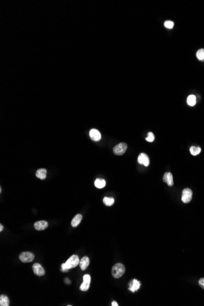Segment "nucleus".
<instances>
[{
    "mask_svg": "<svg viewBox=\"0 0 204 306\" xmlns=\"http://www.w3.org/2000/svg\"><path fill=\"white\" fill-rule=\"evenodd\" d=\"M199 284L203 289H204V278H201L199 280Z\"/></svg>",
    "mask_w": 204,
    "mask_h": 306,
    "instance_id": "25",
    "label": "nucleus"
},
{
    "mask_svg": "<svg viewBox=\"0 0 204 306\" xmlns=\"http://www.w3.org/2000/svg\"><path fill=\"white\" fill-rule=\"evenodd\" d=\"M80 259L76 255H73L67 262L61 265L62 271H68V270L75 268L78 264H80Z\"/></svg>",
    "mask_w": 204,
    "mask_h": 306,
    "instance_id": "1",
    "label": "nucleus"
},
{
    "mask_svg": "<svg viewBox=\"0 0 204 306\" xmlns=\"http://www.w3.org/2000/svg\"><path fill=\"white\" fill-rule=\"evenodd\" d=\"M164 26L167 28H169V29H172L173 27H174V23L173 22L171 21V20H167L164 22Z\"/></svg>",
    "mask_w": 204,
    "mask_h": 306,
    "instance_id": "23",
    "label": "nucleus"
},
{
    "mask_svg": "<svg viewBox=\"0 0 204 306\" xmlns=\"http://www.w3.org/2000/svg\"><path fill=\"white\" fill-rule=\"evenodd\" d=\"M146 140L147 141L150 142H152L154 141L155 140V136H154V133H153L152 132L148 133V136L146 138Z\"/></svg>",
    "mask_w": 204,
    "mask_h": 306,
    "instance_id": "22",
    "label": "nucleus"
},
{
    "mask_svg": "<svg viewBox=\"0 0 204 306\" xmlns=\"http://www.w3.org/2000/svg\"><path fill=\"white\" fill-rule=\"evenodd\" d=\"M89 263H90L89 259L87 256H84L81 259L80 262V266L82 271H85L87 269L89 265Z\"/></svg>",
    "mask_w": 204,
    "mask_h": 306,
    "instance_id": "12",
    "label": "nucleus"
},
{
    "mask_svg": "<svg viewBox=\"0 0 204 306\" xmlns=\"http://www.w3.org/2000/svg\"><path fill=\"white\" fill-rule=\"evenodd\" d=\"M10 304L9 299L6 295H2L0 296V305L1 306H9Z\"/></svg>",
    "mask_w": 204,
    "mask_h": 306,
    "instance_id": "15",
    "label": "nucleus"
},
{
    "mask_svg": "<svg viewBox=\"0 0 204 306\" xmlns=\"http://www.w3.org/2000/svg\"><path fill=\"white\" fill-rule=\"evenodd\" d=\"M82 219V216L81 214H76L74 218V219L72 220V222H71L72 226L74 227H77L80 224Z\"/></svg>",
    "mask_w": 204,
    "mask_h": 306,
    "instance_id": "13",
    "label": "nucleus"
},
{
    "mask_svg": "<svg viewBox=\"0 0 204 306\" xmlns=\"http://www.w3.org/2000/svg\"><path fill=\"white\" fill-rule=\"evenodd\" d=\"M125 272V266L122 263H116L114 265L112 268V276L118 279L121 278Z\"/></svg>",
    "mask_w": 204,
    "mask_h": 306,
    "instance_id": "2",
    "label": "nucleus"
},
{
    "mask_svg": "<svg viewBox=\"0 0 204 306\" xmlns=\"http://www.w3.org/2000/svg\"><path fill=\"white\" fill-rule=\"evenodd\" d=\"M193 196V191L190 188H185L182 191V200L183 203H189L191 199Z\"/></svg>",
    "mask_w": 204,
    "mask_h": 306,
    "instance_id": "5",
    "label": "nucleus"
},
{
    "mask_svg": "<svg viewBox=\"0 0 204 306\" xmlns=\"http://www.w3.org/2000/svg\"><path fill=\"white\" fill-rule=\"evenodd\" d=\"M89 136L94 141H98L101 139V134L98 130L96 129H92L89 131Z\"/></svg>",
    "mask_w": 204,
    "mask_h": 306,
    "instance_id": "9",
    "label": "nucleus"
},
{
    "mask_svg": "<svg viewBox=\"0 0 204 306\" xmlns=\"http://www.w3.org/2000/svg\"><path fill=\"white\" fill-rule=\"evenodd\" d=\"M48 226V223L45 220H39V221L36 222L34 224V227L37 230H44L46 229Z\"/></svg>",
    "mask_w": 204,
    "mask_h": 306,
    "instance_id": "8",
    "label": "nucleus"
},
{
    "mask_svg": "<svg viewBox=\"0 0 204 306\" xmlns=\"http://www.w3.org/2000/svg\"><path fill=\"white\" fill-rule=\"evenodd\" d=\"M103 201H104V203H105V205H106V206H108V207L112 206L114 203V199L112 197H104Z\"/></svg>",
    "mask_w": 204,
    "mask_h": 306,
    "instance_id": "19",
    "label": "nucleus"
},
{
    "mask_svg": "<svg viewBox=\"0 0 204 306\" xmlns=\"http://www.w3.org/2000/svg\"><path fill=\"white\" fill-rule=\"evenodd\" d=\"M187 104L191 106H194L196 104V97L194 95H190L187 98Z\"/></svg>",
    "mask_w": 204,
    "mask_h": 306,
    "instance_id": "17",
    "label": "nucleus"
},
{
    "mask_svg": "<svg viewBox=\"0 0 204 306\" xmlns=\"http://www.w3.org/2000/svg\"><path fill=\"white\" fill-rule=\"evenodd\" d=\"M141 286V282L137 280L136 279H133L132 282L130 284V287H129V290H130L131 292L134 293L136 292L138 289L140 288Z\"/></svg>",
    "mask_w": 204,
    "mask_h": 306,
    "instance_id": "11",
    "label": "nucleus"
},
{
    "mask_svg": "<svg viewBox=\"0 0 204 306\" xmlns=\"http://www.w3.org/2000/svg\"><path fill=\"white\" fill-rule=\"evenodd\" d=\"M32 269L34 271V273L36 276H42L45 274V271L44 268L42 267V266L38 263H34L32 266Z\"/></svg>",
    "mask_w": 204,
    "mask_h": 306,
    "instance_id": "6",
    "label": "nucleus"
},
{
    "mask_svg": "<svg viewBox=\"0 0 204 306\" xmlns=\"http://www.w3.org/2000/svg\"><path fill=\"white\" fill-rule=\"evenodd\" d=\"M19 259L23 263L31 262L34 259V255L31 252H23L20 254Z\"/></svg>",
    "mask_w": 204,
    "mask_h": 306,
    "instance_id": "4",
    "label": "nucleus"
},
{
    "mask_svg": "<svg viewBox=\"0 0 204 306\" xmlns=\"http://www.w3.org/2000/svg\"><path fill=\"white\" fill-rule=\"evenodd\" d=\"M138 161L140 164H143L145 166H148L150 164V160L147 154L141 153L138 158Z\"/></svg>",
    "mask_w": 204,
    "mask_h": 306,
    "instance_id": "7",
    "label": "nucleus"
},
{
    "mask_svg": "<svg viewBox=\"0 0 204 306\" xmlns=\"http://www.w3.org/2000/svg\"><path fill=\"white\" fill-rule=\"evenodd\" d=\"M95 186L97 187V188L101 189L103 188L106 185V181L104 179H101V178H97L95 181Z\"/></svg>",
    "mask_w": 204,
    "mask_h": 306,
    "instance_id": "16",
    "label": "nucleus"
},
{
    "mask_svg": "<svg viewBox=\"0 0 204 306\" xmlns=\"http://www.w3.org/2000/svg\"><path fill=\"white\" fill-rule=\"evenodd\" d=\"M196 57L200 61L204 59V48H201L197 50L196 53Z\"/></svg>",
    "mask_w": 204,
    "mask_h": 306,
    "instance_id": "20",
    "label": "nucleus"
},
{
    "mask_svg": "<svg viewBox=\"0 0 204 306\" xmlns=\"http://www.w3.org/2000/svg\"><path fill=\"white\" fill-rule=\"evenodd\" d=\"M91 276L89 275V274H85L84 276H83V281L84 282H88V283H91Z\"/></svg>",
    "mask_w": 204,
    "mask_h": 306,
    "instance_id": "24",
    "label": "nucleus"
},
{
    "mask_svg": "<svg viewBox=\"0 0 204 306\" xmlns=\"http://www.w3.org/2000/svg\"><path fill=\"white\" fill-rule=\"evenodd\" d=\"M190 152L191 155L194 156H196L199 155L200 152H201V148L199 147H195V146H191L190 148Z\"/></svg>",
    "mask_w": 204,
    "mask_h": 306,
    "instance_id": "18",
    "label": "nucleus"
},
{
    "mask_svg": "<svg viewBox=\"0 0 204 306\" xmlns=\"http://www.w3.org/2000/svg\"><path fill=\"white\" fill-rule=\"evenodd\" d=\"M127 144L125 142L118 144L113 148V153L116 155H122L126 152Z\"/></svg>",
    "mask_w": 204,
    "mask_h": 306,
    "instance_id": "3",
    "label": "nucleus"
},
{
    "mask_svg": "<svg viewBox=\"0 0 204 306\" xmlns=\"http://www.w3.org/2000/svg\"><path fill=\"white\" fill-rule=\"evenodd\" d=\"M46 173H47V171L45 169L41 168V169H39L38 170L36 173V176L38 178H39L41 180H44V179H45V178L46 177Z\"/></svg>",
    "mask_w": 204,
    "mask_h": 306,
    "instance_id": "14",
    "label": "nucleus"
},
{
    "mask_svg": "<svg viewBox=\"0 0 204 306\" xmlns=\"http://www.w3.org/2000/svg\"><path fill=\"white\" fill-rule=\"evenodd\" d=\"M112 305V306H118V304H117L116 301H113V302H112V305Z\"/></svg>",
    "mask_w": 204,
    "mask_h": 306,
    "instance_id": "26",
    "label": "nucleus"
},
{
    "mask_svg": "<svg viewBox=\"0 0 204 306\" xmlns=\"http://www.w3.org/2000/svg\"><path fill=\"white\" fill-rule=\"evenodd\" d=\"M3 226H2V224H0V232H2L3 230Z\"/></svg>",
    "mask_w": 204,
    "mask_h": 306,
    "instance_id": "27",
    "label": "nucleus"
},
{
    "mask_svg": "<svg viewBox=\"0 0 204 306\" xmlns=\"http://www.w3.org/2000/svg\"><path fill=\"white\" fill-rule=\"evenodd\" d=\"M163 182L167 183L168 186H172L174 184L173 176L171 172H166L163 176Z\"/></svg>",
    "mask_w": 204,
    "mask_h": 306,
    "instance_id": "10",
    "label": "nucleus"
},
{
    "mask_svg": "<svg viewBox=\"0 0 204 306\" xmlns=\"http://www.w3.org/2000/svg\"><path fill=\"white\" fill-rule=\"evenodd\" d=\"M89 286H90V283H88V282L83 281V282L81 285L80 288V290L81 291L86 292V291H87L88 290Z\"/></svg>",
    "mask_w": 204,
    "mask_h": 306,
    "instance_id": "21",
    "label": "nucleus"
}]
</instances>
